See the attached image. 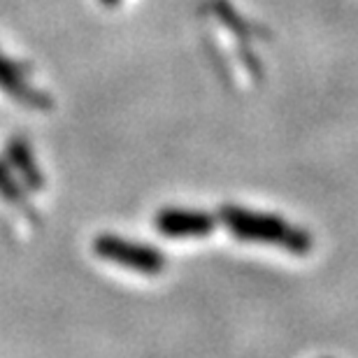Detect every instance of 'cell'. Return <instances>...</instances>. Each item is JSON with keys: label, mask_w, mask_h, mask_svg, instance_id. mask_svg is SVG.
<instances>
[{"label": "cell", "mask_w": 358, "mask_h": 358, "mask_svg": "<svg viewBox=\"0 0 358 358\" xmlns=\"http://www.w3.org/2000/svg\"><path fill=\"white\" fill-rule=\"evenodd\" d=\"M219 217L221 224L238 240L275 245L296 256H305L312 252V235L305 228L293 226L286 219L275 217V214H259L238 205H224Z\"/></svg>", "instance_id": "obj_1"}, {"label": "cell", "mask_w": 358, "mask_h": 358, "mask_svg": "<svg viewBox=\"0 0 358 358\" xmlns=\"http://www.w3.org/2000/svg\"><path fill=\"white\" fill-rule=\"evenodd\" d=\"M93 254L107 263L140 272V275H161L166 270V256L159 249L147 247L142 242L124 240L119 235H98L93 240Z\"/></svg>", "instance_id": "obj_2"}, {"label": "cell", "mask_w": 358, "mask_h": 358, "mask_svg": "<svg viewBox=\"0 0 358 358\" xmlns=\"http://www.w3.org/2000/svg\"><path fill=\"white\" fill-rule=\"evenodd\" d=\"M0 198L5 200V203H10L14 207H21V212H26L28 217L33 221H38L33 217V207L28 203L26 198V191H24V184H21V179L17 177V173L10 168V163L0 159Z\"/></svg>", "instance_id": "obj_6"}, {"label": "cell", "mask_w": 358, "mask_h": 358, "mask_svg": "<svg viewBox=\"0 0 358 358\" xmlns=\"http://www.w3.org/2000/svg\"><path fill=\"white\" fill-rule=\"evenodd\" d=\"M0 89H3L14 103L31 107V110H49V107L54 105L52 96L31 87V84L26 82L24 73H21L5 54H0Z\"/></svg>", "instance_id": "obj_4"}, {"label": "cell", "mask_w": 358, "mask_h": 358, "mask_svg": "<svg viewBox=\"0 0 358 358\" xmlns=\"http://www.w3.org/2000/svg\"><path fill=\"white\" fill-rule=\"evenodd\" d=\"M103 5H107V7H114V5H119V0H103Z\"/></svg>", "instance_id": "obj_7"}, {"label": "cell", "mask_w": 358, "mask_h": 358, "mask_svg": "<svg viewBox=\"0 0 358 358\" xmlns=\"http://www.w3.org/2000/svg\"><path fill=\"white\" fill-rule=\"evenodd\" d=\"M217 226V219L198 210H161L156 214V228L166 238H205Z\"/></svg>", "instance_id": "obj_3"}, {"label": "cell", "mask_w": 358, "mask_h": 358, "mask_svg": "<svg viewBox=\"0 0 358 358\" xmlns=\"http://www.w3.org/2000/svg\"><path fill=\"white\" fill-rule=\"evenodd\" d=\"M5 154H7V163H10V168L17 173L21 184H24L28 191L45 189V175H42L38 161H35L33 149L28 147V142L24 138H14V140L7 142Z\"/></svg>", "instance_id": "obj_5"}]
</instances>
